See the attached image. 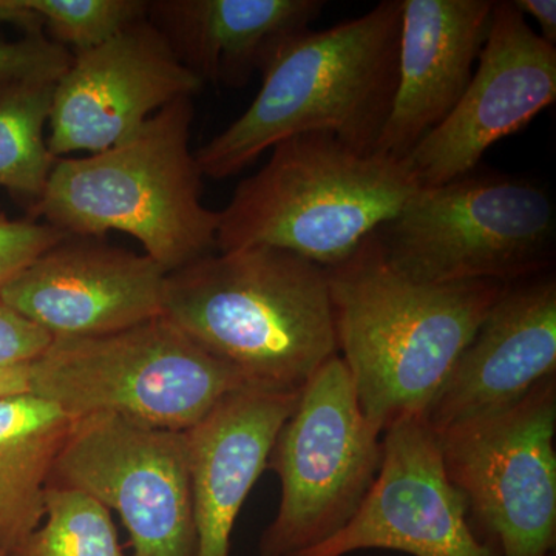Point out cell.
Wrapping results in <instances>:
<instances>
[{"label": "cell", "mask_w": 556, "mask_h": 556, "mask_svg": "<svg viewBox=\"0 0 556 556\" xmlns=\"http://www.w3.org/2000/svg\"><path fill=\"white\" fill-rule=\"evenodd\" d=\"M76 419L31 393L0 397V551L9 555L46 518L51 470Z\"/></svg>", "instance_id": "cell-19"}, {"label": "cell", "mask_w": 556, "mask_h": 556, "mask_svg": "<svg viewBox=\"0 0 556 556\" xmlns=\"http://www.w3.org/2000/svg\"><path fill=\"white\" fill-rule=\"evenodd\" d=\"M555 434L556 376L506 408L437 433L471 527L500 556L555 548Z\"/></svg>", "instance_id": "cell-9"}, {"label": "cell", "mask_w": 556, "mask_h": 556, "mask_svg": "<svg viewBox=\"0 0 556 556\" xmlns=\"http://www.w3.org/2000/svg\"><path fill=\"white\" fill-rule=\"evenodd\" d=\"M67 233L35 218L13 219L0 207V291Z\"/></svg>", "instance_id": "cell-23"}, {"label": "cell", "mask_w": 556, "mask_h": 556, "mask_svg": "<svg viewBox=\"0 0 556 556\" xmlns=\"http://www.w3.org/2000/svg\"><path fill=\"white\" fill-rule=\"evenodd\" d=\"M401 28L402 0H383L357 20L281 39L260 68L262 87L247 112L197 150L203 177H233L308 131L376 153L396 93Z\"/></svg>", "instance_id": "cell-2"}, {"label": "cell", "mask_w": 556, "mask_h": 556, "mask_svg": "<svg viewBox=\"0 0 556 556\" xmlns=\"http://www.w3.org/2000/svg\"><path fill=\"white\" fill-rule=\"evenodd\" d=\"M164 316L248 388L300 393L339 356L327 270L283 249L215 251L172 270Z\"/></svg>", "instance_id": "cell-1"}, {"label": "cell", "mask_w": 556, "mask_h": 556, "mask_svg": "<svg viewBox=\"0 0 556 556\" xmlns=\"http://www.w3.org/2000/svg\"><path fill=\"white\" fill-rule=\"evenodd\" d=\"M56 80L0 76V188L33 211L58 159L47 144Z\"/></svg>", "instance_id": "cell-20"}, {"label": "cell", "mask_w": 556, "mask_h": 556, "mask_svg": "<svg viewBox=\"0 0 556 556\" xmlns=\"http://www.w3.org/2000/svg\"><path fill=\"white\" fill-rule=\"evenodd\" d=\"M325 270L339 356L362 412L382 433L401 417L427 416L507 285L408 280L388 265L375 233Z\"/></svg>", "instance_id": "cell-3"}, {"label": "cell", "mask_w": 556, "mask_h": 556, "mask_svg": "<svg viewBox=\"0 0 556 556\" xmlns=\"http://www.w3.org/2000/svg\"><path fill=\"white\" fill-rule=\"evenodd\" d=\"M522 14H529L540 24L541 38L556 47V2L555 0H514Z\"/></svg>", "instance_id": "cell-26"}, {"label": "cell", "mask_w": 556, "mask_h": 556, "mask_svg": "<svg viewBox=\"0 0 556 556\" xmlns=\"http://www.w3.org/2000/svg\"><path fill=\"white\" fill-rule=\"evenodd\" d=\"M382 444L378 477L356 515L299 556H346L368 548L412 556H500L471 527L426 416L394 420Z\"/></svg>", "instance_id": "cell-11"}, {"label": "cell", "mask_w": 556, "mask_h": 556, "mask_svg": "<svg viewBox=\"0 0 556 556\" xmlns=\"http://www.w3.org/2000/svg\"><path fill=\"white\" fill-rule=\"evenodd\" d=\"M76 490L115 510L131 556H197L186 431L112 415L80 417L51 470L49 485Z\"/></svg>", "instance_id": "cell-10"}, {"label": "cell", "mask_w": 556, "mask_h": 556, "mask_svg": "<svg viewBox=\"0 0 556 556\" xmlns=\"http://www.w3.org/2000/svg\"><path fill=\"white\" fill-rule=\"evenodd\" d=\"M556 376L554 274L507 283L427 413L434 433L515 404Z\"/></svg>", "instance_id": "cell-15"}, {"label": "cell", "mask_w": 556, "mask_h": 556, "mask_svg": "<svg viewBox=\"0 0 556 556\" xmlns=\"http://www.w3.org/2000/svg\"><path fill=\"white\" fill-rule=\"evenodd\" d=\"M382 434L362 412L345 362L329 358L300 390L270 450L281 496L258 556H299L342 530L378 477Z\"/></svg>", "instance_id": "cell-8"}, {"label": "cell", "mask_w": 556, "mask_h": 556, "mask_svg": "<svg viewBox=\"0 0 556 556\" xmlns=\"http://www.w3.org/2000/svg\"><path fill=\"white\" fill-rule=\"evenodd\" d=\"M0 24L14 25L24 30L25 35L46 33L42 21L25 5L24 0H0Z\"/></svg>", "instance_id": "cell-27"}, {"label": "cell", "mask_w": 556, "mask_h": 556, "mask_svg": "<svg viewBox=\"0 0 556 556\" xmlns=\"http://www.w3.org/2000/svg\"><path fill=\"white\" fill-rule=\"evenodd\" d=\"M28 367H30V365L0 368V397L30 393V391H28Z\"/></svg>", "instance_id": "cell-28"}, {"label": "cell", "mask_w": 556, "mask_h": 556, "mask_svg": "<svg viewBox=\"0 0 556 556\" xmlns=\"http://www.w3.org/2000/svg\"><path fill=\"white\" fill-rule=\"evenodd\" d=\"M244 383L166 316L94 338L54 339L28 391L73 419L112 415L188 431Z\"/></svg>", "instance_id": "cell-6"}, {"label": "cell", "mask_w": 556, "mask_h": 556, "mask_svg": "<svg viewBox=\"0 0 556 556\" xmlns=\"http://www.w3.org/2000/svg\"><path fill=\"white\" fill-rule=\"evenodd\" d=\"M555 100L556 47L527 24L514 2H495L466 93L405 163L422 188L464 177L495 142L525 129Z\"/></svg>", "instance_id": "cell-12"}, {"label": "cell", "mask_w": 556, "mask_h": 556, "mask_svg": "<svg viewBox=\"0 0 556 556\" xmlns=\"http://www.w3.org/2000/svg\"><path fill=\"white\" fill-rule=\"evenodd\" d=\"M192 100L161 109L118 146L58 159L33 217L70 237L129 233L167 274L217 251L219 212L201 201L190 150Z\"/></svg>", "instance_id": "cell-4"}, {"label": "cell", "mask_w": 556, "mask_h": 556, "mask_svg": "<svg viewBox=\"0 0 556 556\" xmlns=\"http://www.w3.org/2000/svg\"><path fill=\"white\" fill-rule=\"evenodd\" d=\"M203 80L146 17L97 49L73 54L54 86L47 144L54 159L118 146Z\"/></svg>", "instance_id": "cell-13"}, {"label": "cell", "mask_w": 556, "mask_h": 556, "mask_svg": "<svg viewBox=\"0 0 556 556\" xmlns=\"http://www.w3.org/2000/svg\"><path fill=\"white\" fill-rule=\"evenodd\" d=\"M166 277L149 255L67 237L14 277L0 300L53 339L94 338L164 316Z\"/></svg>", "instance_id": "cell-14"}, {"label": "cell", "mask_w": 556, "mask_h": 556, "mask_svg": "<svg viewBox=\"0 0 556 556\" xmlns=\"http://www.w3.org/2000/svg\"><path fill=\"white\" fill-rule=\"evenodd\" d=\"M9 556H126L112 511L76 490L47 486L42 525Z\"/></svg>", "instance_id": "cell-21"}, {"label": "cell", "mask_w": 556, "mask_h": 556, "mask_svg": "<svg viewBox=\"0 0 556 556\" xmlns=\"http://www.w3.org/2000/svg\"><path fill=\"white\" fill-rule=\"evenodd\" d=\"M493 0H402L397 87L376 153L405 160L456 108L484 49Z\"/></svg>", "instance_id": "cell-16"}, {"label": "cell", "mask_w": 556, "mask_h": 556, "mask_svg": "<svg viewBox=\"0 0 556 556\" xmlns=\"http://www.w3.org/2000/svg\"><path fill=\"white\" fill-rule=\"evenodd\" d=\"M555 204L547 190L506 175L426 186L375 236L401 276L426 285L514 283L548 273Z\"/></svg>", "instance_id": "cell-7"}, {"label": "cell", "mask_w": 556, "mask_h": 556, "mask_svg": "<svg viewBox=\"0 0 556 556\" xmlns=\"http://www.w3.org/2000/svg\"><path fill=\"white\" fill-rule=\"evenodd\" d=\"M53 340L50 332L0 300V368L30 365Z\"/></svg>", "instance_id": "cell-25"}, {"label": "cell", "mask_w": 556, "mask_h": 556, "mask_svg": "<svg viewBox=\"0 0 556 556\" xmlns=\"http://www.w3.org/2000/svg\"><path fill=\"white\" fill-rule=\"evenodd\" d=\"M49 38L73 54L97 49L148 17L146 0H24Z\"/></svg>", "instance_id": "cell-22"}, {"label": "cell", "mask_w": 556, "mask_h": 556, "mask_svg": "<svg viewBox=\"0 0 556 556\" xmlns=\"http://www.w3.org/2000/svg\"><path fill=\"white\" fill-rule=\"evenodd\" d=\"M324 0H153L148 20L203 84L241 89L281 39L309 28Z\"/></svg>", "instance_id": "cell-18"}, {"label": "cell", "mask_w": 556, "mask_h": 556, "mask_svg": "<svg viewBox=\"0 0 556 556\" xmlns=\"http://www.w3.org/2000/svg\"><path fill=\"white\" fill-rule=\"evenodd\" d=\"M0 556H9V555L3 554V552H2V551H0Z\"/></svg>", "instance_id": "cell-29"}, {"label": "cell", "mask_w": 556, "mask_h": 556, "mask_svg": "<svg viewBox=\"0 0 556 556\" xmlns=\"http://www.w3.org/2000/svg\"><path fill=\"white\" fill-rule=\"evenodd\" d=\"M299 394L241 388L186 431L197 556H229L241 507Z\"/></svg>", "instance_id": "cell-17"}, {"label": "cell", "mask_w": 556, "mask_h": 556, "mask_svg": "<svg viewBox=\"0 0 556 556\" xmlns=\"http://www.w3.org/2000/svg\"><path fill=\"white\" fill-rule=\"evenodd\" d=\"M270 150L219 212L218 252L269 247L334 268L422 188L405 160L362 155L328 131Z\"/></svg>", "instance_id": "cell-5"}, {"label": "cell", "mask_w": 556, "mask_h": 556, "mask_svg": "<svg viewBox=\"0 0 556 556\" xmlns=\"http://www.w3.org/2000/svg\"><path fill=\"white\" fill-rule=\"evenodd\" d=\"M73 53L46 33L21 39H0V76H28L56 80L72 65Z\"/></svg>", "instance_id": "cell-24"}]
</instances>
